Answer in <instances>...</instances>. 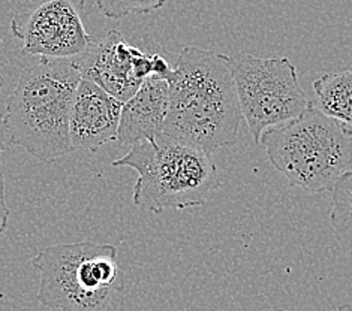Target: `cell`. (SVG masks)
<instances>
[{
	"instance_id": "15",
	"label": "cell",
	"mask_w": 352,
	"mask_h": 311,
	"mask_svg": "<svg viewBox=\"0 0 352 311\" xmlns=\"http://www.w3.org/2000/svg\"><path fill=\"white\" fill-rule=\"evenodd\" d=\"M173 68L170 63L165 60L162 56L159 54H152V75H156V77H161L164 80L168 78V75L171 73Z\"/></svg>"
},
{
	"instance_id": "6",
	"label": "cell",
	"mask_w": 352,
	"mask_h": 311,
	"mask_svg": "<svg viewBox=\"0 0 352 311\" xmlns=\"http://www.w3.org/2000/svg\"><path fill=\"white\" fill-rule=\"evenodd\" d=\"M230 63L241 115L255 144L261 142L264 130L297 119L306 111L309 100L289 58L240 53L230 57Z\"/></svg>"
},
{
	"instance_id": "17",
	"label": "cell",
	"mask_w": 352,
	"mask_h": 311,
	"mask_svg": "<svg viewBox=\"0 0 352 311\" xmlns=\"http://www.w3.org/2000/svg\"><path fill=\"white\" fill-rule=\"evenodd\" d=\"M338 311H352V302H348V304H343L338 308Z\"/></svg>"
},
{
	"instance_id": "10",
	"label": "cell",
	"mask_w": 352,
	"mask_h": 311,
	"mask_svg": "<svg viewBox=\"0 0 352 311\" xmlns=\"http://www.w3.org/2000/svg\"><path fill=\"white\" fill-rule=\"evenodd\" d=\"M168 81L150 75L122 106L117 139L122 146H133L153 139L164 132L168 114Z\"/></svg>"
},
{
	"instance_id": "16",
	"label": "cell",
	"mask_w": 352,
	"mask_h": 311,
	"mask_svg": "<svg viewBox=\"0 0 352 311\" xmlns=\"http://www.w3.org/2000/svg\"><path fill=\"white\" fill-rule=\"evenodd\" d=\"M11 137L10 133H8L6 129V124L3 122V115H0V153H3L8 148H11Z\"/></svg>"
},
{
	"instance_id": "8",
	"label": "cell",
	"mask_w": 352,
	"mask_h": 311,
	"mask_svg": "<svg viewBox=\"0 0 352 311\" xmlns=\"http://www.w3.org/2000/svg\"><path fill=\"white\" fill-rule=\"evenodd\" d=\"M141 53L119 30H110L104 39L95 41L85 54L72 62L78 68L81 78L94 81L124 104L142 82L133 71V63Z\"/></svg>"
},
{
	"instance_id": "2",
	"label": "cell",
	"mask_w": 352,
	"mask_h": 311,
	"mask_svg": "<svg viewBox=\"0 0 352 311\" xmlns=\"http://www.w3.org/2000/svg\"><path fill=\"white\" fill-rule=\"evenodd\" d=\"M80 81L81 73L71 60L39 58L24 68L3 114L12 147L47 165L74 151L69 115Z\"/></svg>"
},
{
	"instance_id": "4",
	"label": "cell",
	"mask_w": 352,
	"mask_h": 311,
	"mask_svg": "<svg viewBox=\"0 0 352 311\" xmlns=\"http://www.w3.org/2000/svg\"><path fill=\"white\" fill-rule=\"evenodd\" d=\"M259 144L289 186L310 193L331 192L352 165V126L325 115L314 100L297 119L264 130Z\"/></svg>"
},
{
	"instance_id": "12",
	"label": "cell",
	"mask_w": 352,
	"mask_h": 311,
	"mask_svg": "<svg viewBox=\"0 0 352 311\" xmlns=\"http://www.w3.org/2000/svg\"><path fill=\"white\" fill-rule=\"evenodd\" d=\"M330 223L342 251L352 256V170H348L333 187Z\"/></svg>"
},
{
	"instance_id": "11",
	"label": "cell",
	"mask_w": 352,
	"mask_h": 311,
	"mask_svg": "<svg viewBox=\"0 0 352 311\" xmlns=\"http://www.w3.org/2000/svg\"><path fill=\"white\" fill-rule=\"evenodd\" d=\"M315 105L339 122L352 126V71L329 72L314 81Z\"/></svg>"
},
{
	"instance_id": "9",
	"label": "cell",
	"mask_w": 352,
	"mask_h": 311,
	"mask_svg": "<svg viewBox=\"0 0 352 311\" xmlns=\"http://www.w3.org/2000/svg\"><path fill=\"white\" fill-rule=\"evenodd\" d=\"M122 106L123 102L107 93L98 84L81 78L69 115L72 148L96 153L107 142L116 141Z\"/></svg>"
},
{
	"instance_id": "3",
	"label": "cell",
	"mask_w": 352,
	"mask_h": 311,
	"mask_svg": "<svg viewBox=\"0 0 352 311\" xmlns=\"http://www.w3.org/2000/svg\"><path fill=\"white\" fill-rule=\"evenodd\" d=\"M138 174L132 200L142 211L203 207L221 187L212 154L161 133L131 146L113 162Z\"/></svg>"
},
{
	"instance_id": "5",
	"label": "cell",
	"mask_w": 352,
	"mask_h": 311,
	"mask_svg": "<svg viewBox=\"0 0 352 311\" xmlns=\"http://www.w3.org/2000/svg\"><path fill=\"white\" fill-rule=\"evenodd\" d=\"M41 274L36 293L44 307L60 311H108L123 292V273L113 244H57L32 260Z\"/></svg>"
},
{
	"instance_id": "13",
	"label": "cell",
	"mask_w": 352,
	"mask_h": 311,
	"mask_svg": "<svg viewBox=\"0 0 352 311\" xmlns=\"http://www.w3.org/2000/svg\"><path fill=\"white\" fill-rule=\"evenodd\" d=\"M165 0H96V6L104 16L120 20L129 14H148L161 10Z\"/></svg>"
},
{
	"instance_id": "18",
	"label": "cell",
	"mask_w": 352,
	"mask_h": 311,
	"mask_svg": "<svg viewBox=\"0 0 352 311\" xmlns=\"http://www.w3.org/2000/svg\"><path fill=\"white\" fill-rule=\"evenodd\" d=\"M3 82H5V78H3V75H2V72H0V89L3 87Z\"/></svg>"
},
{
	"instance_id": "1",
	"label": "cell",
	"mask_w": 352,
	"mask_h": 311,
	"mask_svg": "<svg viewBox=\"0 0 352 311\" xmlns=\"http://www.w3.org/2000/svg\"><path fill=\"white\" fill-rule=\"evenodd\" d=\"M165 135L212 154L232 147L241 109L230 56L199 47H183L168 75Z\"/></svg>"
},
{
	"instance_id": "7",
	"label": "cell",
	"mask_w": 352,
	"mask_h": 311,
	"mask_svg": "<svg viewBox=\"0 0 352 311\" xmlns=\"http://www.w3.org/2000/svg\"><path fill=\"white\" fill-rule=\"evenodd\" d=\"M85 5L86 0H44L32 11L15 14L11 32L23 42V53L71 62L85 54L96 41L81 19Z\"/></svg>"
},
{
	"instance_id": "14",
	"label": "cell",
	"mask_w": 352,
	"mask_h": 311,
	"mask_svg": "<svg viewBox=\"0 0 352 311\" xmlns=\"http://www.w3.org/2000/svg\"><path fill=\"white\" fill-rule=\"evenodd\" d=\"M10 214L11 209L6 204L5 196V159L3 154L0 153V235L5 233L10 224Z\"/></svg>"
}]
</instances>
